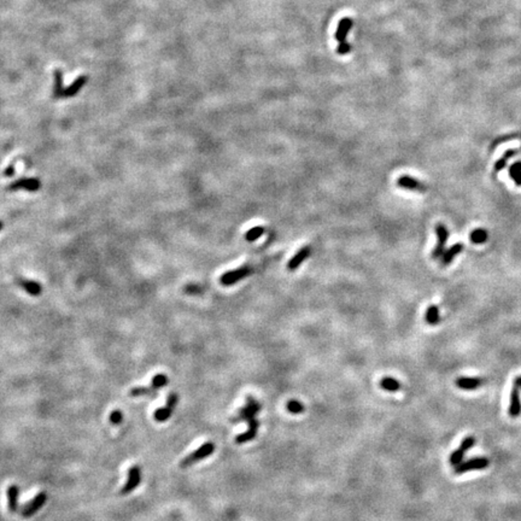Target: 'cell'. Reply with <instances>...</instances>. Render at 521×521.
I'll list each match as a JSON object with an SVG mask.
<instances>
[{
    "label": "cell",
    "mask_w": 521,
    "mask_h": 521,
    "mask_svg": "<svg viewBox=\"0 0 521 521\" xmlns=\"http://www.w3.org/2000/svg\"><path fill=\"white\" fill-rule=\"evenodd\" d=\"M352 24L354 23H352V20L350 17L342 18L341 22L338 23V27H337L336 30V40L339 43L338 47H337V53H338V55L345 56L351 52V46L350 44L346 41V38H348V34L350 33Z\"/></svg>",
    "instance_id": "obj_1"
},
{
    "label": "cell",
    "mask_w": 521,
    "mask_h": 521,
    "mask_svg": "<svg viewBox=\"0 0 521 521\" xmlns=\"http://www.w3.org/2000/svg\"><path fill=\"white\" fill-rule=\"evenodd\" d=\"M215 451V444L212 441H206V443L203 444L202 446H199L198 449L193 451L187 455L185 459L181 460L180 467L181 468H189V467L196 465L198 461H202V460L206 459L211 455Z\"/></svg>",
    "instance_id": "obj_2"
},
{
    "label": "cell",
    "mask_w": 521,
    "mask_h": 521,
    "mask_svg": "<svg viewBox=\"0 0 521 521\" xmlns=\"http://www.w3.org/2000/svg\"><path fill=\"white\" fill-rule=\"evenodd\" d=\"M260 404L256 401L253 397L247 396L246 397V405L244 408H241L238 414L234 416V418L231 419L232 424H238L240 421H249L251 419H255L257 413L260 411Z\"/></svg>",
    "instance_id": "obj_3"
},
{
    "label": "cell",
    "mask_w": 521,
    "mask_h": 521,
    "mask_svg": "<svg viewBox=\"0 0 521 521\" xmlns=\"http://www.w3.org/2000/svg\"><path fill=\"white\" fill-rule=\"evenodd\" d=\"M41 189V181L36 177H23V179H18L14 181V182L9 183L6 186V191L9 192H16V191L20 190H25L28 192H36Z\"/></svg>",
    "instance_id": "obj_4"
},
{
    "label": "cell",
    "mask_w": 521,
    "mask_h": 521,
    "mask_svg": "<svg viewBox=\"0 0 521 521\" xmlns=\"http://www.w3.org/2000/svg\"><path fill=\"white\" fill-rule=\"evenodd\" d=\"M251 273H252V271H251L250 267L243 266V267H240V268L234 269V271H228V272H226L225 274H222L220 276V282L224 286L236 285L237 282H239L243 280V279L247 278Z\"/></svg>",
    "instance_id": "obj_5"
},
{
    "label": "cell",
    "mask_w": 521,
    "mask_h": 521,
    "mask_svg": "<svg viewBox=\"0 0 521 521\" xmlns=\"http://www.w3.org/2000/svg\"><path fill=\"white\" fill-rule=\"evenodd\" d=\"M177 402H179V396H177V393L171 392L167 398L166 406L157 409V411L155 412V414H154L155 420L157 422H164V421L169 420L171 414H173V412L175 411Z\"/></svg>",
    "instance_id": "obj_6"
},
{
    "label": "cell",
    "mask_w": 521,
    "mask_h": 521,
    "mask_svg": "<svg viewBox=\"0 0 521 521\" xmlns=\"http://www.w3.org/2000/svg\"><path fill=\"white\" fill-rule=\"evenodd\" d=\"M489 460L486 457H474L467 461H463L459 466L455 467V474H463V473L471 471H481L489 467Z\"/></svg>",
    "instance_id": "obj_7"
},
{
    "label": "cell",
    "mask_w": 521,
    "mask_h": 521,
    "mask_svg": "<svg viewBox=\"0 0 521 521\" xmlns=\"http://www.w3.org/2000/svg\"><path fill=\"white\" fill-rule=\"evenodd\" d=\"M141 481V469L140 467L138 466H132L128 469V478H127V481L123 485V488L120 490L121 496H125V495H129L130 492L134 491L139 485H140Z\"/></svg>",
    "instance_id": "obj_8"
},
{
    "label": "cell",
    "mask_w": 521,
    "mask_h": 521,
    "mask_svg": "<svg viewBox=\"0 0 521 521\" xmlns=\"http://www.w3.org/2000/svg\"><path fill=\"white\" fill-rule=\"evenodd\" d=\"M46 501H47L46 492L45 491L39 492V494H38L36 496L33 498V500L28 502V503L25 504L23 508H22L21 515L23 517H31L33 515H35L38 511H39L44 506H45Z\"/></svg>",
    "instance_id": "obj_9"
},
{
    "label": "cell",
    "mask_w": 521,
    "mask_h": 521,
    "mask_svg": "<svg viewBox=\"0 0 521 521\" xmlns=\"http://www.w3.org/2000/svg\"><path fill=\"white\" fill-rule=\"evenodd\" d=\"M436 234L438 238V244L433 251H432V258L434 259L440 258L443 253L445 252V245L448 238H449V231H448L446 226L443 224H438L436 226Z\"/></svg>",
    "instance_id": "obj_10"
},
{
    "label": "cell",
    "mask_w": 521,
    "mask_h": 521,
    "mask_svg": "<svg viewBox=\"0 0 521 521\" xmlns=\"http://www.w3.org/2000/svg\"><path fill=\"white\" fill-rule=\"evenodd\" d=\"M15 281H16V284H17L18 286H21V287L23 288V290L27 292L28 294H30V296L38 297L43 293V286H41L39 282H36L34 280H29V279H24V278H16Z\"/></svg>",
    "instance_id": "obj_11"
},
{
    "label": "cell",
    "mask_w": 521,
    "mask_h": 521,
    "mask_svg": "<svg viewBox=\"0 0 521 521\" xmlns=\"http://www.w3.org/2000/svg\"><path fill=\"white\" fill-rule=\"evenodd\" d=\"M510 418H517L521 414V399L519 387L513 386L510 391V401H509V409H508Z\"/></svg>",
    "instance_id": "obj_12"
},
{
    "label": "cell",
    "mask_w": 521,
    "mask_h": 521,
    "mask_svg": "<svg viewBox=\"0 0 521 521\" xmlns=\"http://www.w3.org/2000/svg\"><path fill=\"white\" fill-rule=\"evenodd\" d=\"M397 185H398L399 187H402V189L419 191V192H425V191L427 190L426 186H425L422 182H420V181L414 179V177L406 176V175H403L399 177L398 181H397Z\"/></svg>",
    "instance_id": "obj_13"
},
{
    "label": "cell",
    "mask_w": 521,
    "mask_h": 521,
    "mask_svg": "<svg viewBox=\"0 0 521 521\" xmlns=\"http://www.w3.org/2000/svg\"><path fill=\"white\" fill-rule=\"evenodd\" d=\"M310 253H311V247L310 246L302 247V249L298 251L296 255H294L290 260H288V263H287V269H288V271H292V272L296 271L298 267H300L302 263H303L304 260H306L308 257L310 256Z\"/></svg>",
    "instance_id": "obj_14"
},
{
    "label": "cell",
    "mask_w": 521,
    "mask_h": 521,
    "mask_svg": "<svg viewBox=\"0 0 521 521\" xmlns=\"http://www.w3.org/2000/svg\"><path fill=\"white\" fill-rule=\"evenodd\" d=\"M481 385V379L479 378H468V377H460L456 379V386L461 390L472 391L479 389Z\"/></svg>",
    "instance_id": "obj_15"
},
{
    "label": "cell",
    "mask_w": 521,
    "mask_h": 521,
    "mask_svg": "<svg viewBox=\"0 0 521 521\" xmlns=\"http://www.w3.org/2000/svg\"><path fill=\"white\" fill-rule=\"evenodd\" d=\"M8 496V506L11 513H16L18 510V496H20V489L17 485H10L6 490Z\"/></svg>",
    "instance_id": "obj_16"
},
{
    "label": "cell",
    "mask_w": 521,
    "mask_h": 521,
    "mask_svg": "<svg viewBox=\"0 0 521 521\" xmlns=\"http://www.w3.org/2000/svg\"><path fill=\"white\" fill-rule=\"evenodd\" d=\"M463 250V245L461 243H456L454 244L453 246L449 247V249L445 250V252L443 253V256L440 257V266L441 267H446L449 266L451 262H453L454 258L459 255L460 252Z\"/></svg>",
    "instance_id": "obj_17"
},
{
    "label": "cell",
    "mask_w": 521,
    "mask_h": 521,
    "mask_svg": "<svg viewBox=\"0 0 521 521\" xmlns=\"http://www.w3.org/2000/svg\"><path fill=\"white\" fill-rule=\"evenodd\" d=\"M156 395H157V391H156L151 385L135 386V387H133V389L129 390L130 397H144V396H156Z\"/></svg>",
    "instance_id": "obj_18"
},
{
    "label": "cell",
    "mask_w": 521,
    "mask_h": 521,
    "mask_svg": "<svg viewBox=\"0 0 521 521\" xmlns=\"http://www.w3.org/2000/svg\"><path fill=\"white\" fill-rule=\"evenodd\" d=\"M380 387L383 390L389 391V392H397L401 390V383L393 378L385 377L380 380Z\"/></svg>",
    "instance_id": "obj_19"
},
{
    "label": "cell",
    "mask_w": 521,
    "mask_h": 521,
    "mask_svg": "<svg viewBox=\"0 0 521 521\" xmlns=\"http://www.w3.org/2000/svg\"><path fill=\"white\" fill-rule=\"evenodd\" d=\"M426 322L431 326H436L440 322L439 308L437 306H430L426 310Z\"/></svg>",
    "instance_id": "obj_20"
},
{
    "label": "cell",
    "mask_w": 521,
    "mask_h": 521,
    "mask_svg": "<svg viewBox=\"0 0 521 521\" xmlns=\"http://www.w3.org/2000/svg\"><path fill=\"white\" fill-rule=\"evenodd\" d=\"M489 234L486 230L484 228H476V230L472 231L471 234H469V239L473 244H484L488 241Z\"/></svg>",
    "instance_id": "obj_21"
},
{
    "label": "cell",
    "mask_w": 521,
    "mask_h": 521,
    "mask_svg": "<svg viewBox=\"0 0 521 521\" xmlns=\"http://www.w3.org/2000/svg\"><path fill=\"white\" fill-rule=\"evenodd\" d=\"M168 383H169V379H168L167 374L158 373V374H156L154 378H152L150 385L154 387L156 391H158L160 389H162V387L167 386Z\"/></svg>",
    "instance_id": "obj_22"
},
{
    "label": "cell",
    "mask_w": 521,
    "mask_h": 521,
    "mask_svg": "<svg viewBox=\"0 0 521 521\" xmlns=\"http://www.w3.org/2000/svg\"><path fill=\"white\" fill-rule=\"evenodd\" d=\"M257 431L258 430H251V428H247L246 432L238 434V436L236 437V441L238 444H244V443H247V441H251L256 438Z\"/></svg>",
    "instance_id": "obj_23"
},
{
    "label": "cell",
    "mask_w": 521,
    "mask_h": 521,
    "mask_svg": "<svg viewBox=\"0 0 521 521\" xmlns=\"http://www.w3.org/2000/svg\"><path fill=\"white\" fill-rule=\"evenodd\" d=\"M509 175L517 186H521V162H515L514 164H511Z\"/></svg>",
    "instance_id": "obj_24"
},
{
    "label": "cell",
    "mask_w": 521,
    "mask_h": 521,
    "mask_svg": "<svg viewBox=\"0 0 521 521\" xmlns=\"http://www.w3.org/2000/svg\"><path fill=\"white\" fill-rule=\"evenodd\" d=\"M465 455H466V451L462 450L461 448H459V449H457V450L453 451V453H451V455H450V459H449L450 465L453 466V467L459 466L460 463L463 462Z\"/></svg>",
    "instance_id": "obj_25"
},
{
    "label": "cell",
    "mask_w": 521,
    "mask_h": 521,
    "mask_svg": "<svg viewBox=\"0 0 521 521\" xmlns=\"http://www.w3.org/2000/svg\"><path fill=\"white\" fill-rule=\"evenodd\" d=\"M286 409H287V412H290L291 414H301V413H303L304 411H306L303 403H301L300 401H296V399L288 401L287 404H286Z\"/></svg>",
    "instance_id": "obj_26"
},
{
    "label": "cell",
    "mask_w": 521,
    "mask_h": 521,
    "mask_svg": "<svg viewBox=\"0 0 521 521\" xmlns=\"http://www.w3.org/2000/svg\"><path fill=\"white\" fill-rule=\"evenodd\" d=\"M265 231H266L265 228L259 227V226H258V227L251 228V230H249V231L246 232L245 239L247 241H255V240L258 239V238L262 237L263 234H265Z\"/></svg>",
    "instance_id": "obj_27"
},
{
    "label": "cell",
    "mask_w": 521,
    "mask_h": 521,
    "mask_svg": "<svg viewBox=\"0 0 521 521\" xmlns=\"http://www.w3.org/2000/svg\"><path fill=\"white\" fill-rule=\"evenodd\" d=\"M516 152H517L516 150H508V151L506 152V154H504L503 157H502L501 160H498V161L496 162V164H495V170H496V171H500V170L503 169V168L507 166V161L509 160L510 157H513V156L515 155Z\"/></svg>",
    "instance_id": "obj_28"
},
{
    "label": "cell",
    "mask_w": 521,
    "mask_h": 521,
    "mask_svg": "<svg viewBox=\"0 0 521 521\" xmlns=\"http://www.w3.org/2000/svg\"><path fill=\"white\" fill-rule=\"evenodd\" d=\"M474 444H475V438L473 437V436H468V437H466L465 439L461 441V444H460V448H461L462 450H465L466 453H467V451L471 449V448L474 446Z\"/></svg>",
    "instance_id": "obj_29"
},
{
    "label": "cell",
    "mask_w": 521,
    "mask_h": 521,
    "mask_svg": "<svg viewBox=\"0 0 521 521\" xmlns=\"http://www.w3.org/2000/svg\"><path fill=\"white\" fill-rule=\"evenodd\" d=\"M110 422L113 425H120L123 421V414L121 411H114L110 414Z\"/></svg>",
    "instance_id": "obj_30"
},
{
    "label": "cell",
    "mask_w": 521,
    "mask_h": 521,
    "mask_svg": "<svg viewBox=\"0 0 521 521\" xmlns=\"http://www.w3.org/2000/svg\"><path fill=\"white\" fill-rule=\"evenodd\" d=\"M14 174H15V164L11 163L10 166H9L4 170V176L5 177H11V176H14Z\"/></svg>",
    "instance_id": "obj_31"
},
{
    "label": "cell",
    "mask_w": 521,
    "mask_h": 521,
    "mask_svg": "<svg viewBox=\"0 0 521 521\" xmlns=\"http://www.w3.org/2000/svg\"><path fill=\"white\" fill-rule=\"evenodd\" d=\"M514 386H516V387H519V389H521V376L515 378V380H514Z\"/></svg>",
    "instance_id": "obj_32"
},
{
    "label": "cell",
    "mask_w": 521,
    "mask_h": 521,
    "mask_svg": "<svg viewBox=\"0 0 521 521\" xmlns=\"http://www.w3.org/2000/svg\"><path fill=\"white\" fill-rule=\"evenodd\" d=\"M3 227H4V222H3L2 220H0V231L3 230Z\"/></svg>",
    "instance_id": "obj_33"
}]
</instances>
